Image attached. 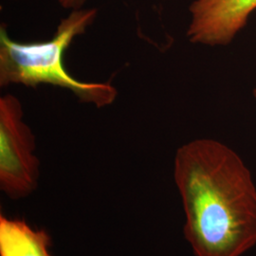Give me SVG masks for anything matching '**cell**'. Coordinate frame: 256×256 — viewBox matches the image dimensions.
<instances>
[{
  "label": "cell",
  "instance_id": "2",
  "mask_svg": "<svg viewBox=\"0 0 256 256\" xmlns=\"http://www.w3.org/2000/svg\"><path fill=\"white\" fill-rule=\"evenodd\" d=\"M98 10H74L61 20L54 36L46 41L19 42L10 38L6 25L0 28V86L52 84L72 92L78 100L98 108L112 104L117 88L110 82H82L64 68V55L76 37L86 34Z\"/></svg>",
  "mask_w": 256,
  "mask_h": 256
},
{
  "label": "cell",
  "instance_id": "4",
  "mask_svg": "<svg viewBox=\"0 0 256 256\" xmlns=\"http://www.w3.org/2000/svg\"><path fill=\"white\" fill-rule=\"evenodd\" d=\"M256 0H194L186 36L192 44L227 46L247 25Z\"/></svg>",
  "mask_w": 256,
  "mask_h": 256
},
{
  "label": "cell",
  "instance_id": "1",
  "mask_svg": "<svg viewBox=\"0 0 256 256\" xmlns=\"http://www.w3.org/2000/svg\"><path fill=\"white\" fill-rule=\"evenodd\" d=\"M174 178L196 256H242L256 246V185L232 148L212 138L183 144Z\"/></svg>",
  "mask_w": 256,
  "mask_h": 256
},
{
  "label": "cell",
  "instance_id": "6",
  "mask_svg": "<svg viewBox=\"0 0 256 256\" xmlns=\"http://www.w3.org/2000/svg\"><path fill=\"white\" fill-rule=\"evenodd\" d=\"M55 1L64 9L74 10L82 9L88 0H55Z\"/></svg>",
  "mask_w": 256,
  "mask_h": 256
},
{
  "label": "cell",
  "instance_id": "5",
  "mask_svg": "<svg viewBox=\"0 0 256 256\" xmlns=\"http://www.w3.org/2000/svg\"><path fill=\"white\" fill-rule=\"evenodd\" d=\"M50 236L36 230L24 220L0 216V256H52Z\"/></svg>",
  "mask_w": 256,
  "mask_h": 256
},
{
  "label": "cell",
  "instance_id": "7",
  "mask_svg": "<svg viewBox=\"0 0 256 256\" xmlns=\"http://www.w3.org/2000/svg\"><path fill=\"white\" fill-rule=\"evenodd\" d=\"M252 95H254V98L256 100V88L254 90V92H252Z\"/></svg>",
  "mask_w": 256,
  "mask_h": 256
},
{
  "label": "cell",
  "instance_id": "3",
  "mask_svg": "<svg viewBox=\"0 0 256 256\" xmlns=\"http://www.w3.org/2000/svg\"><path fill=\"white\" fill-rule=\"evenodd\" d=\"M23 118L18 98H0V187L14 200L34 192L39 178L36 137Z\"/></svg>",
  "mask_w": 256,
  "mask_h": 256
}]
</instances>
